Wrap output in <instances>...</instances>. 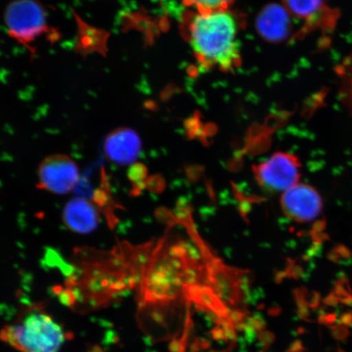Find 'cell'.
I'll list each match as a JSON object with an SVG mask.
<instances>
[{"label": "cell", "mask_w": 352, "mask_h": 352, "mask_svg": "<svg viewBox=\"0 0 352 352\" xmlns=\"http://www.w3.org/2000/svg\"><path fill=\"white\" fill-rule=\"evenodd\" d=\"M76 254L70 288L61 294L66 305H74L81 298L91 306H102L129 293L142 280V267L136 261L134 245L127 242L110 252L78 250Z\"/></svg>", "instance_id": "cell-1"}, {"label": "cell", "mask_w": 352, "mask_h": 352, "mask_svg": "<svg viewBox=\"0 0 352 352\" xmlns=\"http://www.w3.org/2000/svg\"><path fill=\"white\" fill-rule=\"evenodd\" d=\"M182 29L202 68L226 72L241 65L239 25L228 10L189 11L183 16Z\"/></svg>", "instance_id": "cell-2"}, {"label": "cell", "mask_w": 352, "mask_h": 352, "mask_svg": "<svg viewBox=\"0 0 352 352\" xmlns=\"http://www.w3.org/2000/svg\"><path fill=\"white\" fill-rule=\"evenodd\" d=\"M0 340L20 352H59L66 333L50 314L34 307L4 327Z\"/></svg>", "instance_id": "cell-3"}, {"label": "cell", "mask_w": 352, "mask_h": 352, "mask_svg": "<svg viewBox=\"0 0 352 352\" xmlns=\"http://www.w3.org/2000/svg\"><path fill=\"white\" fill-rule=\"evenodd\" d=\"M4 20L10 36L29 48L43 35L52 34L45 8L38 0H13L8 3Z\"/></svg>", "instance_id": "cell-4"}, {"label": "cell", "mask_w": 352, "mask_h": 352, "mask_svg": "<svg viewBox=\"0 0 352 352\" xmlns=\"http://www.w3.org/2000/svg\"><path fill=\"white\" fill-rule=\"evenodd\" d=\"M300 173L298 158L287 152H276L254 167L259 186L270 192L283 193L296 186L300 180Z\"/></svg>", "instance_id": "cell-5"}, {"label": "cell", "mask_w": 352, "mask_h": 352, "mask_svg": "<svg viewBox=\"0 0 352 352\" xmlns=\"http://www.w3.org/2000/svg\"><path fill=\"white\" fill-rule=\"evenodd\" d=\"M79 178L76 162L65 154H52L39 164L38 188L52 195H66L76 188Z\"/></svg>", "instance_id": "cell-6"}, {"label": "cell", "mask_w": 352, "mask_h": 352, "mask_svg": "<svg viewBox=\"0 0 352 352\" xmlns=\"http://www.w3.org/2000/svg\"><path fill=\"white\" fill-rule=\"evenodd\" d=\"M280 206L286 217L298 223H308L320 217L323 201L314 187L298 183L281 193Z\"/></svg>", "instance_id": "cell-7"}, {"label": "cell", "mask_w": 352, "mask_h": 352, "mask_svg": "<svg viewBox=\"0 0 352 352\" xmlns=\"http://www.w3.org/2000/svg\"><path fill=\"white\" fill-rule=\"evenodd\" d=\"M290 16L305 22L306 32L311 30H331L336 25L338 13L327 6L324 0H283Z\"/></svg>", "instance_id": "cell-8"}, {"label": "cell", "mask_w": 352, "mask_h": 352, "mask_svg": "<svg viewBox=\"0 0 352 352\" xmlns=\"http://www.w3.org/2000/svg\"><path fill=\"white\" fill-rule=\"evenodd\" d=\"M142 142L134 130L120 127L107 136L104 153L107 160L114 164L127 166L138 160L142 153Z\"/></svg>", "instance_id": "cell-9"}, {"label": "cell", "mask_w": 352, "mask_h": 352, "mask_svg": "<svg viewBox=\"0 0 352 352\" xmlns=\"http://www.w3.org/2000/svg\"><path fill=\"white\" fill-rule=\"evenodd\" d=\"M63 220L69 230L81 235L90 234L100 226V210L87 198L73 197L65 206Z\"/></svg>", "instance_id": "cell-10"}, {"label": "cell", "mask_w": 352, "mask_h": 352, "mask_svg": "<svg viewBox=\"0 0 352 352\" xmlns=\"http://www.w3.org/2000/svg\"><path fill=\"white\" fill-rule=\"evenodd\" d=\"M290 16L284 6L277 4L268 6L258 16L256 25L258 32L268 41H285L292 32Z\"/></svg>", "instance_id": "cell-11"}, {"label": "cell", "mask_w": 352, "mask_h": 352, "mask_svg": "<svg viewBox=\"0 0 352 352\" xmlns=\"http://www.w3.org/2000/svg\"><path fill=\"white\" fill-rule=\"evenodd\" d=\"M336 72L340 79L341 98L352 111V52L337 66Z\"/></svg>", "instance_id": "cell-12"}, {"label": "cell", "mask_w": 352, "mask_h": 352, "mask_svg": "<svg viewBox=\"0 0 352 352\" xmlns=\"http://www.w3.org/2000/svg\"><path fill=\"white\" fill-rule=\"evenodd\" d=\"M235 0H183V3L192 11L210 12L228 10Z\"/></svg>", "instance_id": "cell-13"}, {"label": "cell", "mask_w": 352, "mask_h": 352, "mask_svg": "<svg viewBox=\"0 0 352 352\" xmlns=\"http://www.w3.org/2000/svg\"><path fill=\"white\" fill-rule=\"evenodd\" d=\"M245 322L256 330L257 333L262 332L267 328V322L264 320L263 315L259 314V312L249 316V318L245 319Z\"/></svg>", "instance_id": "cell-14"}, {"label": "cell", "mask_w": 352, "mask_h": 352, "mask_svg": "<svg viewBox=\"0 0 352 352\" xmlns=\"http://www.w3.org/2000/svg\"><path fill=\"white\" fill-rule=\"evenodd\" d=\"M189 334L190 333L184 331L182 338L171 341L168 346L170 352H186Z\"/></svg>", "instance_id": "cell-15"}, {"label": "cell", "mask_w": 352, "mask_h": 352, "mask_svg": "<svg viewBox=\"0 0 352 352\" xmlns=\"http://www.w3.org/2000/svg\"><path fill=\"white\" fill-rule=\"evenodd\" d=\"M257 338L258 340V346L261 347L262 351H266L270 349L272 343L275 341L274 333L267 330L258 333Z\"/></svg>", "instance_id": "cell-16"}, {"label": "cell", "mask_w": 352, "mask_h": 352, "mask_svg": "<svg viewBox=\"0 0 352 352\" xmlns=\"http://www.w3.org/2000/svg\"><path fill=\"white\" fill-rule=\"evenodd\" d=\"M221 327L223 329L224 333H226V340H230L232 343H235L237 340L234 324L228 319H223Z\"/></svg>", "instance_id": "cell-17"}, {"label": "cell", "mask_w": 352, "mask_h": 352, "mask_svg": "<svg viewBox=\"0 0 352 352\" xmlns=\"http://www.w3.org/2000/svg\"><path fill=\"white\" fill-rule=\"evenodd\" d=\"M211 343L206 338H198L190 346V352H201L210 349Z\"/></svg>", "instance_id": "cell-18"}, {"label": "cell", "mask_w": 352, "mask_h": 352, "mask_svg": "<svg viewBox=\"0 0 352 352\" xmlns=\"http://www.w3.org/2000/svg\"><path fill=\"white\" fill-rule=\"evenodd\" d=\"M210 337L217 342L226 340V333H224L223 329L220 324H217V327L210 330Z\"/></svg>", "instance_id": "cell-19"}, {"label": "cell", "mask_w": 352, "mask_h": 352, "mask_svg": "<svg viewBox=\"0 0 352 352\" xmlns=\"http://www.w3.org/2000/svg\"><path fill=\"white\" fill-rule=\"evenodd\" d=\"M243 332L245 342L252 344V343L254 342L255 338H257L258 333L256 332V330L253 329L252 327H250L248 324H245Z\"/></svg>", "instance_id": "cell-20"}, {"label": "cell", "mask_w": 352, "mask_h": 352, "mask_svg": "<svg viewBox=\"0 0 352 352\" xmlns=\"http://www.w3.org/2000/svg\"><path fill=\"white\" fill-rule=\"evenodd\" d=\"M246 314L241 311H230V315H228V319H230L233 324H237L243 322L245 318Z\"/></svg>", "instance_id": "cell-21"}, {"label": "cell", "mask_w": 352, "mask_h": 352, "mask_svg": "<svg viewBox=\"0 0 352 352\" xmlns=\"http://www.w3.org/2000/svg\"><path fill=\"white\" fill-rule=\"evenodd\" d=\"M208 352H217V351H210Z\"/></svg>", "instance_id": "cell-22"}]
</instances>
